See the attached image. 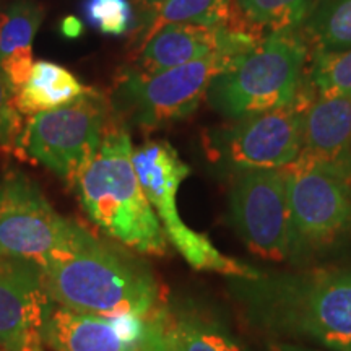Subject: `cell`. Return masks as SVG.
Here are the masks:
<instances>
[{"instance_id": "cell-1", "label": "cell", "mask_w": 351, "mask_h": 351, "mask_svg": "<svg viewBox=\"0 0 351 351\" xmlns=\"http://www.w3.org/2000/svg\"><path fill=\"white\" fill-rule=\"evenodd\" d=\"M230 285L261 330L330 351H351V269L261 274L232 278Z\"/></svg>"}, {"instance_id": "cell-2", "label": "cell", "mask_w": 351, "mask_h": 351, "mask_svg": "<svg viewBox=\"0 0 351 351\" xmlns=\"http://www.w3.org/2000/svg\"><path fill=\"white\" fill-rule=\"evenodd\" d=\"M39 267L47 298L77 313L148 315L163 306L152 270L88 228L70 247L44 258Z\"/></svg>"}, {"instance_id": "cell-3", "label": "cell", "mask_w": 351, "mask_h": 351, "mask_svg": "<svg viewBox=\"0 0 351 351\" xmlns=\"http://www.w3.org/2000/svg\"><path fill=\"white\" fill-rule=\"evenodd\" d=\"M132 155L127 125L114 116L73 189L86 217L108 238L145 256H165L168 239L145 195Z\"/></svg>"}, {"instance_id": "cell-4", "label": "cell", "mask_w": 351, "mask_h": 351, "mask_svg": "<svg viewBox=\"0 0 351 351\" xmlns=\"http://www.w3.org/2000/svg\"><path fill=\"white\" fill-rule=\"evenodd\" d=\"M309 46L300 29L265 34L210 83L208 104L228 121L295 104Z\"/></svg>"}, {"instance_id": "cell-5", "label": "cell", "mask_w": 351, "mask_h": 351, "mask_svg": "<svg viewBox=\"0 0 351 351\" xmlns=\"http://www.w3.org/2000/svg\"><path fill=\"white\" fill-rule=\"evenodd\" d=\"M241 56V54H239ZM238 56L215 54L161 72L125 67L108 93L111 111L124 124L156 130L191 117L207 98L210 83Z\"/></svg>"}, {"instance_id": "cell-6", "label": "cell", "mask_w": 351, "mask_h": 351, "mask_svg": "<svg viewBox=\"0 0 351 351\" xmlns=\"http://www.w3.org/2000/svg\"><path fill=\"white\" fill-rule=\"evenodd\" d=\"M112 119L108 93L88 88L80 98L62 108L28 117L16 156L44 166L73 187L98 152Z\"/></svg>"}, {"instance_id": "cell-7", "label": "cell", "mask_w": 351, "mask_h": 351, "mask_svg": "<svg viewBox=\"0 0 351 351\" xmlns=\"http://www.w3.org/2000/svg\"><path fill=\"white\" fill-rule=\"evenodd\" d=\"M132 161L166 239L192 269L217 271L231 278H257L261 275V271L247 263L219 252L207 236L184 223L178 212L176 197L179 186L191 174V168L184 163L173 145L165 140H150L134 148Z\"/></svg>"}, {"instance_id": "cell-8", "label": "cell", "mask_w": 351, "mask_h": 351, "mask_svg": "<svg viewBox=\"0 0 351 351\" xmlns=\"http://www.w3.org/2000/svg\"><path fill=\"white\" fill-rule=\"evenodd\" d=\"M306 103L304 96L298 95L291 106L232 119L205 130L202 145L208 161L232 176L288 168L301 152Z\"/></svg>"}, {"instance_id": "cell-9", "label": "cell", "mask_w": 351, "mask_h": 351, "mask_svg": "<svg viewBox=\"0 0 351 351\" xmlns=\"http://www.w3.org/2000/svg\"><path fill=\"white\" fill-rule=\"evenodd\" d=\"M85 230L57 212L28 174L8 169L0 178V254L39 263L70 247Z\"/></svg>"}, {"instance_id": "cell-10", "label": "cell", "mask_w": 351, "mask_h": 351, "mask_svg": "<svg viewBox=\"0 0 351 351\" xmlns=\"http://www.w3.org/2000/svg\"><path fill=\"white\" fill-rule=\"evenodd\" d=\"M165 304L153 314L116 317L83 314L47 301L41 337L52 351H173L166 333Z\"/></svg>"}, {"instance_id": "cell-11", "label": "cell", "mask_w": 351, "mask_h": 351, "mask_svg": "<svg viewBox=\"0 0 351 351\" xmlns=\"http://www.w3.org/2000/svg\"><path fill=\"white\" fill-rule=\"evenodd\" d=\"M230 218L247 249L269 261L291 257V217L285 169L232 176Z\"/></svg>"}, {"instance_id": "cell-12", "label": "cell", "mask_w": 351, "mask_h": 351, "mask_svg": "<svg viewBox=\"0 0 351 351\" xmlns=\"http://www.w3.org/2000/svg\"><path fill=\"white\" fill-rule=\"evenodd\" d=\"M291 257L351 238V184L314 168L288 166Z\"/></svg>"}, {"instance_id": "cell-13", "label": "cell", "mask_w": 351, "mask_h": 351, "mask_svg": "<svg viewBox=\"0 0 351 351\" xmlns=\"http://www.w3.org/2000/svg\"><path fill=\"white\" fill-rule=\"evenodd\" d=\"M47 301L39 263L0 254V346L3 351H46L41 324Z\"/></svg>"}, {"instance_id": "cell-14", "label": "cell", "mask_w": 351, "mask_h": 351, "mask_svg": "<svg viewBox=\"0 0 351 351\" xmlns=\"http://www.w3.org/2000/svg\"><path fill=\"white\" fill-rule=\"evenodd\" d=\"M263 36L232 26L173 23L163 26L137 51L132 67L142 72H161L215 54L239 56Z\"/></svg>"}, {"instance_id": "cell-15", "label": "cell", "mask_w": 351, "mask_h": 351, "mask_svg": "<svg viewBox=\"0 0 351 351\" xmlns=\"http://www.w3.org/2000/svg\"><path fill=\"white\" fill-rule=\"evenodd\" d=\"M289 166L314 168L351 184V95L314 96L302 109L301 152Z\"/></svg>"}, {"instance_id": "cell-16", "label": "cell", "mask_w": 351, "mask_h": 351, "mask_svg": "<svg viewBox=\"0 0 351 351\" xmlns=\"http://www.w3.org/2000/svg\"><path fill=\"white\" fill-rule=\"evenodd\" d=\"M43 19L44 8L34 0H15L0 12V69L15 95L33 70V41Z\"/></svg>"}, {"instance_id": "cell-17", "label": "cell", "mask_w": 351, "mask_h": 351, "mask_svg": "<svg viewBox=\"0 0 351 351\" xmlns=\"http://www.w3.org/2000/svg\"><path fill=\"white\" fill-rule=\"evenodd\" d=\"M173 23L232 26L256 32L241 19L234 0H163L150 15L135 21L134 43L140 49L158 29Z\"/></svg>"}, {"instance_id": "cell-18", "label": "cell", "mask_w": 351, "mask_h": 351, "mask_svg": "<svg viewBox=\"0 0 351 351\" xmlns=\"http://www.w3.org/2000/svg\"><path fill=\"white\" fill-rule=\"evenodd\" d=\"M86 90L88 88L62 65L38 60L29 78L15 95V104L21 116L32 117L34 114L62 108L80 98Z\"/></svg>"}, {"instance_id": "cell-19", "label": "cell", "mask_w": 351, "mask_h": 351, "mask_svg": "<svg viewBox=\"0 0 351 351\" xmlns=\"http://www.w3.org/2000/svg\"><path fill=\"white\" fill-rule=\"evenodd\" d=\"M163 317L173 351H238L217 324L195 311L165 306Z\"/></svg>"}, {"instance_id": "cell-20", "label": "cell", "mask_w": 351, "mask_h": 351, "mask_svg": "<svg viewBox=\"0 0 351 351\" xmlns=\"http://www.w3.org/2000/svg\"><path fill=\"white\" fill-rule=\"evenodd\" d=\"M309 51L335 52L351 47V0H319L301 26Z\"/></svg>"}, {"instance_id": "cell-21", "label": "cell", "mask_w": 351, "mask_h": 351, "mask_svg": "<svg viewBox=\"0 0 351 351\" xmlns=\"http://www.w3.org/2000/svg\"><path fill=\"white\" fill-rule=\"evenodd\" d=\"M319 0H234L245 23L261 34L300 29Z\"/></svg>"}, {"instance_id": "cell-22", "label": "cell", "mask_w": 351, "mask_h": 351, "mask_svg": "<svg viewBox=\"0 0 351 351\" xmlns=\"http://www.w3.org/2000/svg\"><path fill=\"white\" fill-rule=\"evenodd\" d=\"M301 90L309 98L351 95V47L335 52L309 51Z\"/></svg>"}, {"instance_id": "cell-23", "label": "cell", "mask_w": 351, "mask_h": 351, "mask_svg": "<svg viewBox=\"0 0 351 351\" xmlns=\"http://www.w3.org/2000/svg\"><path fill=\"white\" fill-rule=\"evenodd\" d=\"M82 12L91 28L111 36H124L135 25L130 0H85Z\"/></svg>"}, {"instance_id": "cell-24", "label": "cell", "mask_w": 351, "mask_h": 351, "mask_svg": "<svg viewBox=\"0 0 351 351\" xmlns=\"http://www.w3.org/2000/svg\"><path fill=\"white\" fill-rule=\"evenodd\" d=\"M25 127V116H21L15 104V93L0 69V153L16 156L19 138Z\"/></svg>"}, {"instance_id": "cell-25", "label": "cell", "mask_w": 351, "mask_h": 351, "mask_svg": "<svg viewBox=\"0 0 351 351\" xmlns=\"http://www.w3.org/2000/svg\"><path fill=\"white\" fill-rule=\"evenodd\" d=\"M59 29H60V34H62L64 38L77 39V38H80L83 33V23L80 19L70 15V16H65V19L60 21Z\"/></svg>"}, {"instance_id": "cell-26", "label": "cell", "mask_w": 351, "mask_h": 351, "mask_svg": "<svg viewBox=\"0 0 351 351\" xmlns=\"http://www.w3.org/2000/svg\"><path fill=\"white\" fill-rule=\"evenodd\" d=\"M161 2H163V0H135V3H137V8H138L137 21L150 15V13L155 10Z\"/></svg>"}, {"instance_id": "cell-27", "label": "cell", "mask_w": 351, "mask_h": 351, "mask_svg": "<svg viewBox=\"0 0 351 351\" xmlns=\"http://www.w3.org/2000/svg\"><path fill=\"white\" fill-rule=\"evenodd\" d=\"M269 351H319V350L307 348L304 345L293 343V341H276V343L270 346Z\"/></svg>"}]
</instances>
